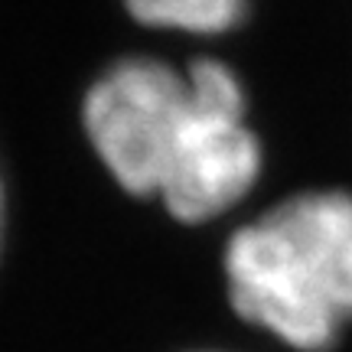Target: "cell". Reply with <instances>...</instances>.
Returning <instances> with one entry per match:
<instances>
[{
    "instance_id": "cell-1",
    "label": "cell",
    "mask_w": 352,
    "mask_h": 352,
    "mask_svg": "<svg viewBox=\"0 0 352 352\" xmlns=\"http://www.w3.org/2000/svg\"><path fill=\"white\" fill-rule=\"evenodd\" d=\"M85 131L127 192L160 199L183 222L232 209L261 170L239 78L212 59L186 78L153 59L111 65L88 91Z\"/></svg>"
},
{
    "instance_id": "cell-2",
    "label": "cell",
    "mask_w": 352,
    "mask_h": 352,
    "mask_svg": "<svg viewBox=\"0 0 352 352\" xmlns=\"http://www.w3.org/2000/svg\"><path fill=\"white\" fill-rule=\"evenodd\" d=\"M232 307L294 349L323 352L352 323V196L303 192L239 228Z\"/></svg>"
},
{
    "instance_id": "cell-3",
    "label": "cell",
    "mask_w": 352,
    "mask_h": 352,
    "mask_svg": "<svg viewBox=\"0 0 352 352\" xmlns=\"http://www.w3.org/2000/svg\"><path fill=\"white\" fill-rule=\"evenodd\" d=\"M124 3L147 26L209 36L241 23L252 0H124Z\"/></svg>"
},
{
    "instance_id": "cell-4",
    "label": "cell",
    "mask_w": 352,
    "mask_h": 352,
    "mask_svg": "<svg viewBox=\"0 0 352 352\" xmlns=\"http://www.w3.org/2000/svg\"><path fill=\"white\" fill-rule=\"evenodd\" d=\"M0 228H3V196H0Z\"/></svg>"
}]
</instances>
